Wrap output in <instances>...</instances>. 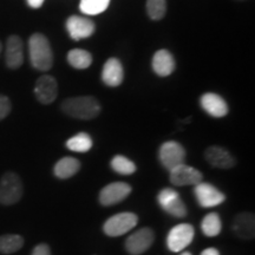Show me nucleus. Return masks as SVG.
Returning a JSON list of instances; mask_svg holds the SVG:
<instances>
[{
    "label": "nucleus",
    "mask_w": 255,
    "mask_h": 255,
    "mask_svg": "<svg viewBox=\"0 0 255 255\" xmlns=\"http://www.w3.org/2000/svg\"><path fill=\"white\" fill-rule=\"evenodd\" d=\"M26 1H27V4H28V6H30V7L39 8L40 6L44 4V1H45V0H26Z\"/></svg>",
    "instance_id": "c756f323"
},
{
    "label": "nucleus",
    "mask_w": 255,
    "mask_h": 255,
    "mask_svg": "<svg viewBox=\"0 0 255 255\" xmlns=\"http://www.w3.org/2000/svg\"><path fill=\"white\" fill-rule=\"evenodd\" d=\"M81 169V162L75 157H63L57 162L53 169L56 177L60 180H66V178L72 177L73 175L78 173Z\"/></svg>",
    "instance_id": "aec40b11"
},
{
    "label": "nucleus",
    "mask_w": 255,
    "mask_h": 255,
    "mask_svg": "<svg viewBox=\"0 0 255 255\" xmlns=\"http://www.w3.org/2000/svg\"><path fill=\"white\" fill-rule=\"evenodd\" d=\"M154 239L155 234L152 229L148 227L138 229L127 239L126 250L131 255H141L151 247Z\"/></svg>",
    "instance_id": "1a4fd4ad"
},
{
    "label": "nucleus",
    "mask_w": 255,
    "mask_h": 255,
    "mask_svg": "<svg viewBox=\"0 0 255 255\" xmlns=\"http://www.w3.org/2000/svg\"><path fill=\"white\" fill-rule=\"evenodd\" d=\"M205 157L210 165L219 169H229L235 165V158L222 146H209L205 152Z\"/></svg>",
    "instance_id": "2eb2a0df"
},
{
    "label": "nucleus",
    "mask_w": 255,
    "mask_h": 255,
    "mask_svg": "<svg viewBox=\"0 0 255 255\" xmlns=\"http://www.w3.org/2000/svg\"><path fill=\"white\" fill-rule=\"evenodd\" d=\"M66 30L73 40H81L92 36L95 32V24L89 18L72 15L66 21Z\"/></svg>",
    "instance_id": "ddd939ff"
},
{
    "label": "nucleus",
    "mask_w": 255,
    "mask_h": 255,
    "mask_svg": "<svg viewBox=\"0 0 255 255\" xmlns=\"http://www.w3.org/2000/svg\"><path fill=\"white\" fill-rule=\"evenodd\" d=\"M110 0H81L79 8L87 15H97L109 7Z\"/></svg>",
    "instance_id": "393cba45"
},
{
    "label": "nucleus",
    "mask_w": 255,
    "mask_h": 255,
    "mask_svg": "<svg viewBox=\"0 0 255 255\" xmlns=\"http://www.w3.org/2000/svg\"><path fill=\"white\" fill-rule=\"evenodd\" d=\"M203 175L196 168L187 164H180L170 170V182L174 186H196L202 182Z\"/></svg>",
    "instance_id": "9d476101"
},
{
    "label": "nucleus",
    "mask_w": 255,
    "mask_h": 255,
    "mask_svg": "<svg viewBox=\"0 0 255 255\" xmlns=\"http://www.w3.org/2000/svg\"><path fill=\"white\" fill-rule=\"evenodd\" d=\"M11 102L6 96L0 95V121L4 120L11 113Z\"/></svg>",
    "instance_id": "cd10ccee"
},
{
    "label": "nucleus",
    "mask_w": 255,
    "mask_h": 255,
    "mask_svg": "<svg viewBox=\"0 0 255 255\" xmlns=\"http://www.w3.org/2000/svg\"><path fill=\"white\" fill-rule=\"evenodd\" d=\"M194 194H195L197 203L202 208H213V207L220 206L226 200L225 194L221 193L213 184L206 182L197 183L194 189Z\"/></svg>",
    "instance_id": "6e6552de"
},
{
    "label": "nucleus",
    "mask_w": 255,
    "mask_h": 255,
    "mask_svg": "<svg viewBox=\"0 0 255 255\" xmlns=\"http://www.w3.org/2000/svg\"><path fill=\"white\" fill-rule=\"evenodd\" d=\"M181 255H191V254L189 253V252H184V253H182Z\"/></svg>",
    "instance_id": "2f4dec72"
},
{
    "label": "nucleus",
    "mask_w": 255,
    "mask_h": 255,
    "mask_svg": "<svg viewBox=\"0 0 255 255\" xmlns=\"http://www.w3.org/2000/svg\"><path fill=\"white\" fill-rule=\"evenodd\" d=\"M233 232L238 238L251 240L255 235V219L252 213H240L233 222Z\"/></svg>",
    "instance_id": "f3484780"
},
{
    "label": "nucleus",
    "mask_w": 255,
    "mask_h": 255,
    "mask_svg": "<svg viewBox=\"0 0 255 255\" xmlns=\"http://www.w3.org/2000/svg\"><path fill=\"white\" fill-rule=\"evenodd\" d=\"M62 110L65 115L77 120H92L101 113V104L90 96L73 97L62 103Z\"/></svg>",
    "instance_id": "f257e3e1"
},
{
    "label": "nucleus",
    "mask_w": 255,
    "mask_h": 255,
    "mask_svg": "<svg viewBox=\"0 0 255 255\" xmlns=\"http://www.w3.org/2000/svg\"><path fill=\"white\" fill-rule=\"evenodd\" d=\"M1 47H2L1 46V43H0V52H1Z\"/></svg>",
    "instance_id": "473e14b6"
},
{
    "label": "nucleus",
    "mask_w": 255,
    "mask_h": 255,
    "mask_svg": "<svg viewBox=\"0 0 255 255\" xmlns=\"http://www.w3.org/2000/svg\"><path fill=\"white\" fill-rule=\"evenodd\" d=\"M31 65L39 71H49L52 68L53 55L50 43L45 36L34 33L28 40Z\"/></svg>",
    "instance_id": "f03ea898"
},
{
    "label": "nucleus",
    "mask_w": 255,
    "mask_h": 255,
    "mask_svg": "<svg viewBox=\"0 0 255 255\" xmlns=\"http://www.w3.org/2000/svg\"><path fill=\"white\" fill-rule=\"evenodd\" d=\"M31 255H51V250L46 244H39L34 247Z\"/></svg>",
    "instance_id": "c85d7f7f"
},
{
    "label": "nucleus",
    "mask_w": 255,
    "mask_h": 255,
    "mask_svg": "<svg viewBox=\"0 0 255 255\" xmlns=\"http://www.w3.org/2000/svg\"><path fill=\"white\" fill-rule=\"evenodd\" d=\"M152 70L156 75L167 77L175 70V60L171 53L167 50H159L152 58Z\"/></svg>",
    "instance_id": "6ab92c4d"
},
{
    "label": "nucleus",
    "mask_w": 255,
    "mask_h": 255,
    "mask_svg": "<svg viewBox=\"0 0 255 255\" xmlns=\"http://www.w3.org/2000/svg\"><path fill=\"white\" fill-rule=\"evenodd\" d=\"M66 146L71 151L87 152L92 148V138L87 132H79L68 139Z\"/></svg>",
    "instance_id": "b1692460"
},
{
    "label": "nucleus",
    "mask_w": 255,
    "mask_h": 255,
    "mask_svg": "<svg viewBox=\"0 0 255 255\" xmlns=\"http://www.w3.org/2000/svg\"><path fill=\"white\" fill-rule=\"evenodd\" d=\"M195 235V229L189 223H181L171 228L167 237V246L174 253L182 252L189 246Z\"/></svg>",
    "instance_id": "423d86ee"
},
{
    "label": "nucleus",
    "mask_w": 255,
    "mask_h": 255,
    "mask_svg": "<svg viewBox=\"0 0 255 255\" xmlns=\"http://www.w3.org/2000/svg\"><path fill=\"white\" fill-rule=\"evenodd\" d=\"M124 77L123 66L119 59L110 58L105 62L102 71V79L108 87H119Z\"/></svg>",
    "instance_id": "a211bd4d"
},
{
    "label": "nucleus",
    "mask_w": 255,
    "mask_h": 255,
    "mask_svg": "<svg viewBox=\"0 0 255 255\" xmlns=\"http://www.w3.org/2000/svg\"><path fill=\"white\" fill-rule=\"evenodd\" d=\"M201 107L210 116L216 117H225L228 114V105L221 96L213 94V92H207L201 97L200 100Z\"/></svg>",
    "instance_id": "4468645a"
},
{
    "label": "nucleus",
    "mask_w": 255,
    "mask_h": 255,
    "mask_svg": "<svg viewBox=\"0 0 255 255\" xmlns=\"http://www.w3.org/2000/svg\"><path fill=\"white\" fill-rule=\"evenodd\" d=\"M6 64L9 69L20 68L24 62V45L23 40L18 36L8 37L7 43H6V52H5Z\"/></svg>",
    "instance_id": "dca6fc26"
},
{
    "label": "nucleus",
    "mask_w": 255,
    "mask_h": 255,
    "mask_svg": "<svg viewBox=\"0 0 255 255\" xmlns=\"http://www.w3.org/2000/svg\"><path fill=\"white\" fill-rule=\"evenodd\" d=\"M111 168L114 171L121 175H131L136 171V165L131 159L124 157L122 155H117L111 159Z\"/></svg>",
    "instance_id": "a878e982"
},
{
    "label": "nucleus",
    "mask_w": 255,
    "mask_h": 255,
    "mask_svg": "<svg viewBox=\"0 0 255 255\" xmlns=\"http://www.w3.org/2000/svg\"><path fill=\"white\" fill-rule=\"evenodd\" d=\"M138 223V218L133 213H120L111 216L105 221L103 231L108 237H121L135 228Z\"/></svg>",
    "instance_id": "20e7f679"
},
{
    "label": "nucleus",
    "mask_w": 255,
    "mask_h": 255,
    "mask_svg": "<svg viewBox=\"0 0 255 255\" xmlns=\"http://www.w3.org/2000/svg\"><path fill=\"white\" fill-rule=\"evenodd\" d=\"M201 255H220V253L216 248H207L201 253Z\"/></svg>",
    "instance_id": "7c9ffc66"
},
{
    "label": "nucleus",
    "mask_w": 255,
    "mask_h": 255,
    "mask_svg": "<svg viewBox=\"0 0 255 255\" xmlns=\"http://www.w3.org/2000/svg\"><path fill=\"white\" fill-rule=\"evenodd\" d=\"M146 12L152 20H161L167 12V0H148Z\"/></svg>",
    "instance_id": "bb28decb"
},
{
    "label": "nucleus",
    "mask_w": 255,
    "mask_h": 255,
    "mask_svg": "<svg viewBox=\"0 0 255 255\" xmlns=\"http://www.w3.org/2000/svg\"><path fill=\"white\" fill-rule=\"evenodd\" d=\"M34 95L41 104H51L58 95V84L52 76H41L36 82Z\"/></svg>",
    "instance_id": "f8f14e48"
},
{
    "label": "nucleus",
    "mask_w": 255,
    "mask_h": 255,
    "mask_svg": "<svg viewBox=\"0 0 255 255\" xmlns=\"http://www.w3.org/2000/svg\"><path fill=\"white\" fill-rule=\"evenodd\" d=\"M68 62L75 69H88L92 63V56L88 51L75 49L68 53Z\"/></svg>",
    "instance_id": "4be33fe9"
},
{
    "label": "nucleus",
    "mask_w": 255,
    "mask_h": 255,
    "mask_svg": "<svg viewBox=\"0 0 255 255\" xmlns=\"http://www.w3.org/2000/svg\"><path fill=\"white\" fill-rule=\"evenodd\" d=\"M158 157L162 165L169 171L177 165L183 164L186 159V150L180 143L175 141L165 142L161 145L158 151Z\"/></svg>",
    "instance_id": "0eeeda50"
},
{
    "label": "nucleus",
    "mask_w": 255,
    "mask_h": 255,
    "mask_svg": "<svg viewBox=\"0 0 255 255\" xmlns=\"http://www.w3.org/2000/svg\"><path fill=\"white\" fill-rule=\"evenodd\" d=\"M24 246V239L17 234H6L0 237V253H15Z\"/></svg>",
    "instance_id": "5701e85b"
},
{
    "label": "nucleus",
    "mask_w": 255,
    "mask_h": 255,
    "mask_svg": "<svg viewBox=\"0 0 255 255\" xmlns=\"http://www.w3.org/2000/svg\"><path fill=\"white\" fill-rule=\"evenodd\" d=\"M159 207L174 218H184L187 215V207L181 200L176 190L171 188H163L157 195Z\"/></svg>",
    "instance_id": "39448f33"
},
{
    "label": "nucleus",
    "mask_w": 255,
    "mask_h": 255,
    "mask_svg": "<svg viewBox=\"0 0 255 255\" xmlns=\"http://www.w3.org/2000/svg\"><path fill=\"white\" fill-rule=\"evenodd\" d=\"M201 229H202L203 234L206 237H218L222 229L221 219H220L218 213H209V214H207L203 218L202 222H201Z\"/></svg>",
    "instance_id": "412c9836"
},
{
    "label": "nucleus",
    "mask_w": 255,
    "mask_h": 255,
    "mask_svg": "<svg viewBox=\"0 0 255 255\" xmlns=\"http://www.w3.org/2000/svg\"><path fill=\"white\" fill-rule=\"evenodd\" d=\"M131 193V187L124 182H114L105 186L100 193V202L102 206H114L122 202Z\"/></svg>",
    "instance_id": "9b49d317"
},
{
    "label": "nucleus",
    "mask_w": 255,
    "mask_h": 255,
    "mask_svg": "<svg viewBox=\"0 0 255 255\" xmlns=\"http://www.w3.org/2000/svg\"><path fill=\"white\" fill-rule=\"evenodd\" d=\"M23 196V183L15 173H6L0 180V203L4 206L14 205Z\"/></svg>",
    "instance_id": "7ed1b4c3"
}]
</instances>
